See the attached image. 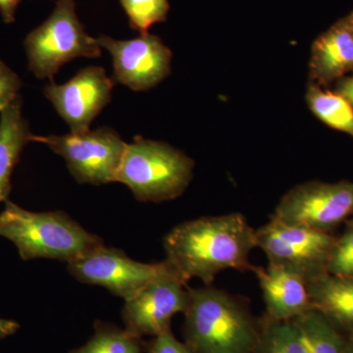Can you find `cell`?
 Listing matches in <instances>:
<instances>
[{
    "instance_id": "obj_1",
    "label": "cell",
    "mask_w": 353,
    "mask_h": 353,
    "mask_svg": "<svg viewBox=\"0 0 353 353\" xmlns=\"http://www.w3.org/2000/svg\"><path fill=\"white\" fill-rule=\"evenodd\" d=\"M165 261L183 282L197 278L211 285L220 272L252 271L255 230L241 213L187 221L164 238Z\"/></svg>"
},
{
    "instance_id": "obj_2",
    "label": "cell",
    "mask_w": 353,
    "mask_h": 353,
    "mask_svg": "<svg viewBox=\"0 0 353 353\" xmlns=\"http://www.w3.org/2000/svg\"><path fill=\"white\" fill-rule=\"evenodd\" d=\"M185 309V343L194 353H255L260 318L243 299L212 287L189 288Z\"/></svg>"
},
{
    "instance_id": "obj_3",
    "label": "cell",
    "mask_w": 353,
    "mask_h": 353,
    "mask_svg": "<svg viewBox=\"0 0 353 353\" xmlns=\"http://www.w3.org/2000/svg\"><path fill=\"white\" fill-rule=\"evenodd\" d=\"M0 236L12 241L21 259L73 261L103 245L62 211L34 212L10 201L0 212Z\"/></svg>"
},
{
    "instance_id": "obj_4",
    "label": "cell",
    "mask_w": 353,
    "mask_h": 353,
    "mask_svg": "<svg viewBox=\"0 0 353 353\" xmlns=\"http://www.w3.org/2000/svg\"><path fill=\"white\" fill-rule=\"evenodd\" d=\"M194 167L192 158L168 143L137 137L127 143L116 182L127 185L139 201L159 203L182 196Z\"/></svg>"
},
{
    "instance_id": "obj_5",
    "label": "cell",
    "mask_w": 353,
    "mask_h": 353,
    "mask_svg": "<svg viewBox=\"0 0 353 353\" xmlns=\"http://www.w3.org/2000/svg\"><path fill=\"white\" fill-rule=\"evenodd\" d=\"M28 67L38 79H50L79 57L99 58L101 48L79 20L74 0H58L54 10L24 41Z\"/></svg>"
},
{
    "instance_id": "obj_6",
    "label": "cell",
    "mask_w": 353,
    "mask_h": 353,
    "mask_svg": "<svg viewBox=\"0 0 353 353\" xmlns=\"http://www.w3.org/2000/svg\"><path fill=\"white\" fill-rule=\"evenodd\" d=\"M34 141L48 145L63 158L77 182L94 185L116 182L127 146L109 127L64 136L34 134Z\"/></svg>"
},
{
    "instance_id": "obj_7",
    "label": "cell",
    "mask_w": 353,
    "mask_h": 353,
    "mask_svg": "<svg viewBox=\"0 0 353 353\" xmlns=\"http://www.w3.org/2000/svg\"><path fill=\"white\" fill-rule=\"evenodd\" d=\"M255 234L257 248L263 250L269 263L296 272L307 282L328 273L327 262L336 241L329 233L271 217Z\"/></svg>"
},
{
    "instance_id": "obj_8",
    "label": "cell",
    "mask_w": 353,
    "mask_h": 353,
    "mask_svg": "<svg viewBox=\"0 0 353 353\" xmlns=\"http://www.w3.org/2000/svg\"><path fill=\"white\" fill-rule=\"evenodd\" d=\"M353 214V183L310 182L290 189L272 217L285 224L326 232Z\"/></svg>"
},
{
    "instance_id": "obj_9",
    "label": "cell",
    "mask_w": 353,
    "mask_h": 353,
    "mask_svg": "<svg viewBox=\"0 0 353 353\" xmlns=\"http://www.w3.org/2000/svg\"><path fill=\"white\" fill-rule=\"evenodd\" d=\"M164 266V260L158 263H143L130 259L123 250L104 245L67 263L70 274L77 280L105 288L125 301L145 289Z\"/></svg>"
},
{
    "instance_id": "obj_10",
    "label": "cell",
    "mask_w": 353,
    "mask_h": 353,
    "mask_svg": "<svg viewBox=\"0 0 353 353\" xmlns=\"http://www.w3.org/2000/svg\"><path fill=\"white\" fill-rule=\"evenodd\" d=\"M161 273L134 299L125 301L123 320L126 330L141 338L171 331L172 318L189 305L187 283L165 261Z\"/></svg>"
},
{
    "instance_id": "obj_11",
    "label": "cell",
    "mask_w": 353,
    "mask_h": 353,
    "mask_svg": "<svg viewBox=\"0 0 353 353\" xmlns=\"http://www.w3.org/2000/svg\"><path fill=\"white\" fill-rule=\"evenodd\" d=\"M97 41L112 57L114 81L134 92L150 90L170 74L171 50L154 34L127 41L101 34Z\"/></svg>"
},
{
    "instance_id": "obj_12",
    "label": "cell",
    "mask_w": 353,
    "mask_h": 353,
    "mask_svg": "<svg viewBox=\"0 0 353 353\" xmlns=\"http://www.w3.org/2000/svg\"><path fill=\"white\" fill-rule=\"evenodd\" d=\"M114 82L99 66L83 68L68 82L51 83L44 97L66 122L72 134L90 131L92 121L110 103Z\"/></svg>"
},
{
    "instance_id": "obj_13",
    "label": "cell",
    "mask_w": 353,
    "mask_h": 353,
    "mask_svg": "<svg viewBox=\"0 0 353 353\" xmlns=\"http://www.w3.org/2000/svg\"><path fill=\"white\" fill-rule=\"evenodd\" d=\"M263 294L265 316L275 321H292L312 310L308 282L296 272L268 263L252 266Z\"/></svg>"
},
{
    "instance_id": "obj_14",
    "label": "cell",
    "mask_w": 353,
    "mask_h": 353,
    "mask_svg": "<svg viewBox=\"0 0 353 353\" xmlns=\"http://www.w3.org/2000/svg\"><path fill=\"white\" fill-rule=\"evenodd\" d=\"M22 112V99H15L0 111V203L8 201L14 169L28 143L34 141Z\"/></svg>"
},
{
    "instance_id": "obj_15",
    "label": "cell",
    "mask_w": 353,
    "mask_h": 353,
    "mask_svg": "<svg viewBox=\"0 0 353 353\" xmlns=\"http://www.w3.org/2000/svg\"><path fill=\"white\" fill-rule=\"evenodd\" d=\"M353 68V16L313 44L310 69L314 80L329 82Z\"/></svg>"
},
{
    "instance_id": "obj_16",
    "label": "cell",
    "mask_w": 353,
    "mask_h": 353,
    "mask_svg": "<svg viewBox=\"0 0 353 353\" xmlns=\"http://www.w3.org/2000/svg\"><path fill=\"white\" fill-rule=\"evenodd\" d=\"M312 309L339 330L353 333V278L322 274L308 282Z\"/></svg>"
},
{
    "instance_id": "obj_17",
    "label": "cell",
    "mask_w": 353,
    "mask_h": 353,
    "mask_svg": "<svg viewBox=\"0 0 353 353\" xmlns=\"http://www.w3.org/2000/svg\"><path fill=\"white\" fill-rule=\"evenodd\" d=\"M294 321L301 329L310 353H347V336L314 309Z\"/></svg>"
},
{
    "instance_id": "obj_18",
    "label": "cell",
    "mask_w": 353,
    "mask_h": 353,
    "mask_svg": "<svg viewBox=\"0 0 353 353\" xmlns=\"http://www.w3.org/2000/svg\"><path fill=\"white\" fill-rule=\"evenodd\" d=\"M260 339L255 353H310L296 323L260 318Z\"/></svg>"
},
{
    "instance_id": "obj_19",
    "label": "cell",
    "mask_w": 353,
    "mask_h": 353,
    "mask_svg": "<svg viewBox=\"0 0 353 353\" xmlns=\"http://www.w3.org/2000/svg\"><path fill=\"white\" fill-rule=\"evenodd\" d=\"M306 99L312 112L325 124L353 137V108L345 97L311 85Z\"/></svg>"
},
{
    "instance_id": "obj_20",
    "label": "cell",
    "mask_w": 353,
    "mask_h": 353,
    "mask_svg": "<svg viewBox=\"0 0 353 353\" xmlns=\"http://www.w3.org/2000/svg\"><path fill=\"white\" fill-rule=\"evenodd\" d=\"M141 338L128 330L99 323L92 338L71 353H141Z\"/></svg>"
},
{
    "instance_id": "obj_21",
    "label": "cell",
    "mask_w": 353,
    "mask_h": 353,
    "mask_svg": "<svg viewBox=\"0 0 353 353\" xmlns=\"http://www.w3.org/2000/svg\"><path fill=\"white\" fill-rule=\"evenodd\" d=\"M129 19L130 27L148 34V30L157 23L165 22L168 16L169 0H119Z\"/></svg>"
},
{
    "instance_id": "obj_22",
    "label": "cell",
    "mask_w": 353,
    "mask_h": 353,
    "mask_svg": "<svg viewBox=\"0 0 353 353\" xmlns=\"http://www.w3.org/2000/svg\"><path fill=\"white\" fill-rule=\"evenodd\" d=\"M327 272L331 275L353 278V222L340 240H336L328 262Z\"/></svg>"
},
{
    "instance_id": "obj_23",
    "label": "cell",
    "mask_w": 353,
    "mask_h": 353,
    "mask_svg": "<svg viewBox=\"0 0 353 353\" xmlns=\"http://www.w3.org/2000/svg\"><path fill=\"white\" fill-rule=\"evenodd\" d=\"M22 85L19 76L0 60V111L19 97Z\"/></svg>"
},
{
    "instance_id": "obj_24",
    "label": "cell",
    "mask_w": 353,
    "mask_h": 353,
    "mask_svg": "<svg viewBox=\"0 0 353 353\" xmlns=\"http://www.w3.org/2000/svg\"><path fill=\"white\" fill-rule=\"evenodd\" d=\"M150 353H194L185 343H181L171 331L154 336Z\"/></svg>"
},
{
    "instance_id": "obj_25",
    "label": "cell",
    "mask_w": 353,
    "mask_h": 353,
    "mask_svg": "<svg viewBox=\"0 0 353 353\" xmlns=\"http://www.w3.org/2000/svg\"><path fill=\"white\" fill-rule=\"evenodd\" d=\"M21 0H0V14L6 24H12L16 20V11Z\"/></svg>"
},
{
    "instance_id": "obj_26",
    "label": "cell",
    "mask_w": 353,
    "mask_h": 353,
    "mask_svg": "<svg viewBox=\"0 0 353 353\" xmlns=\"http://www.w3.org/2000/svg\"><path fill=\"white\" fill-rule=\"evenodd\" d=\"M20 329L19 323L13 321V320L2 319L0 318V340L12 336L17 333Z\"/></svg>"
},
{
    "instance_id": "obj_27",
    "label": "cell",
    "mask_w": 353,
    "mask_h": 353,
    "mask_svg": "<svg viewBox=\"0 0 353 353\" xmlns=\"http://www.w3.org/2000/svg\"><path fill=\"white\" fill-rule=\"evenodd\" d=\"M340 92L341 97H345L353 108V77L341 83Z\"/></svg>"
},
{
    "instance_id": "obj_28",
    "label": "cell",
    "mask_w": 353,
    "mask_h": 353,
    "mask_svg": "<svg viewBox=\"0 0 353 353\" xmlns=\"http://www.w3.org/2000/svg\"><path fill=\"white\" fill-rule=\"evenodd\" d=\"M347 353H353V333L347 336Z\"/></svg>"
}]
</instances>
